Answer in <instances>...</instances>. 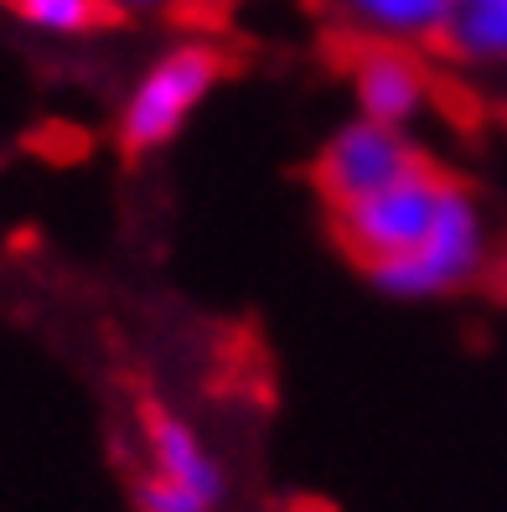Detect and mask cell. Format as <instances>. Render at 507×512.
Segmentation results:
<instances>
[{"instance_id":"cell-1","label":"cell","mask_w":507,"mask_h":512,"mask_svg":"<svg viewBox=\"0 0 507 512\" xmlns=\"http://www.w3.org/2000/svg\"><path fill=\"white\" fill-rule=\"evenodd\" d=\"M228 57L213 42H176L145 68L130 94L119 99L114 114V140L125 156H156L176 135L192 125V114L207 104V94L223 83Z\"/></svg>"},{"instance_id":"cell-9","label":"cell","mask_w":507,"mask_h":512,"mask_svg":"<svg viewBox=\"0 0 507 512\" xmlns=\"http://www.w3.org/2000/svg\"><path fill=\"white\" fill-rule=\"evenodd\" d=\"M0 11H11L37 37H57V42H78L88 32H99V26H109V16L94 0H0Z\"/></svg>"},{"instance_id":"cell-3","label":"cell","mask_w":507,"mask_h":512,"mask_svg":"<svg viewBox=\"0 0 507 512\" xmlns=\"http://www.w3.org/2000/svg\"><path fill=\"white\" fill-rule=\"evenodd\" d=\"M456 187L461 182H456L451 171L420 161V166L404 171L399 182H389L383 192H373L363 202L342 207V213H332L337 244L373 275V269L394 264V259H404V254H414V249L425 244Z\"/></svg>"},{"instance_id":"cell-8","label":"cell","mask_w":507,"mask_h":512,"mask_svg":"<svg viewBox=\"0 0 507 512\" xmlns=\"http://www.w3.org/2000/svg\"><path fill=\"white\" fill-rule=\"evenodd\" d=\"M445 52L471 68H507V0H456Z\"/></svg>"},{"instance_id":"cell-7","label":"cell","mask_w":507,"mask_h":512,"mask_svg":"<svg viewBox=\"0 0 507 512\" xmlns=\"http://www.w3.org/2000/svg\"><path fill=\"white\" fill-rule=\"evenodd\" d=\"M342 42H394V47H445L456 0H316Z\"/></svg>"},{"instance_id":"cell-10","label":"cell","mask_w":507,"mask_h":512,"mask_svg":"<svg viewBox=\"0 0 507 512\" xmlns=\"http://www.w3.org/2000/svg\"><path fill=\"white\" fill-rule=\"evenodd\" d=\"M94 6H99L109 21H135V16H151L156 6H166V0H94Z\"/></svg>"},{"instance_id":"cell-6","label":"cell","mask_w":507,"mask_h":512,"mask_svg":"<svg viewBox=\"0 0 507 512\" xmlns=\"http://www.w3.org/2000/svg\"><path fill=\"white\" fill-rule=\"evenodd\" d=\"M342 73L357 94V114L378 125L409 130L435 104V73L420 47L394 42H342Z\"/></svg>"},{"instance_id":"cell-2","label":"cell","mask_w":507,"mask_h":512,"mask_svg":"<svg viewBox=\"0 0 507 512\" xmlns=\"http://www.w3.org/2000/svg\"><path fill=\"white\" fill-rule=\"evenodd\" d=\"M140 430V471L130 481L135 512H218L228 502V471L207 450L192 419L145 399L135 414Z\"/></svg>"},{"instance_id":"cell-4","label":"cell","mask_w":507,"mask_h":512,"mask_svg":"<svg viewBox=\"0 0 507 512\" xmlns=\"http://www.w3.org/2000/svg\"><path fill=\"white\" fill-rule=\"evenodd\" d=\"M482 264H487V223L476 213L471 187H456L435 233L414 254L373 269V285L383 295H399V300H435V295H451V290L471 285L482 275Z\"/></svg>"},{"instance_id":"cell-5","label":"cell","mask_w":507,"mask_h":512,"mask_svg":"<svg viewBox=\"0 0 507 512\" xmlns=\"http://www.w3.org/2000/svg\"><path fill=\"white\" fill-rule=\"evenodd\" d=\"M420 161L425 156H420V145L409 140V130H394V125H378V119L357 114L342 130L326 135V145L316 150L311 187L326 202V213H342V207L399 182V176L414 171Z\"/></svg>"}]
</instances>
